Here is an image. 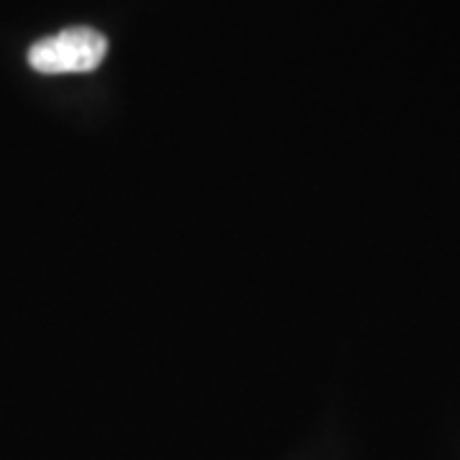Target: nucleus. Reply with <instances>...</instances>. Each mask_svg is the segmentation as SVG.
Segmentation results:
<instances>
[{
  "label": "nucleus",
  "mask_w": 460,
  "mask_h": 460,
  "mask_svg": "<svg viewBox=\"0 0 460 460\" xmlns=\"http://www.w3.org/2000/svg\"><path fill=\"white\" fill-rule=\"evenodd\" d=\"M108 54V39L95 29L75 26L36 41L29 49V65L41 75L93 72Z\"/></svg>",
  "instance_id": "nucleus-1"
}]
</instances>
